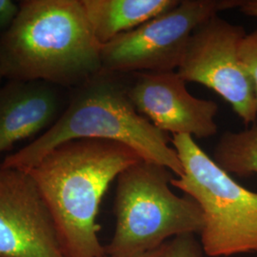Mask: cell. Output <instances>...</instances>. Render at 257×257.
<instances>
[{
	"instance_id": "18",
	"label": "cell",
	"mask_w": 257,
	"mask_h": 257,
	"mask_svg": "<svg viewBox=\"0 0 257 257\" xmlns=\"http://www.w3.org/2000/svg\"><path fill=\"white\" fill-rule=\"evenodd\" d=\"M4 77H3V75H2V73H1V70H0V84H1V81H2V79H3Z\"/></svg>"
},
{
	"instance_id": "6",
	"label": "cell",
	"mask_w": 257,
	"mask_h": 257,
	"mask_svg": "<svg viewBox=\"0 0 257 257\" xmlns=\"http://www.w3.org/2000/svg\"><path fill=\"white\" fill-rule=\"evenodd\" d=\"M242 2L180 0L173 9L102 45V70L122 74L177 71L194 30Z\"/></svg>"
},
{
	"instance_id": "4",
	"label": "cell",
	"mask_w": 257,
	"mask_h": 257,
	"mask_svg": "<svg viewBox=\"0 0 257 257\" xmlns=\"http://www.w3.org/2000/svg\"><path fill=\"white\" fill-rule=\"evenodd\" d=\"M173 173L164 166L141 160L116 178L113 203L115 229L105 254L136 256L162 247L172 236L200 233L204 216L190 196L171 189Z\"/></svg>"
},
{
	"instance_id": "9",
	"label": "cell",
	"mask_w": 257,
	"mask_h": 257,
	"mask_svg": "<svg viewBox=\"0 0 257 257\" xmlns=\"http://www.w3.org/2000/svg\"><path fill=\"white\" fill-rule=\"evenodd\" d=\"M186 83L177 71L136 73L130 74L128 93L138 112L166 134L215 136L218 105L193 96Z\"/></svg>"
},
{
	"instance_id": "2",
	"label": "cell",
	"mask_w": 257,
	"mask_h": 257,
	"mask_svg": "<svg viewBox=\"0 0 257 257\" xmlns=\"http://www.w3.org/2000/svg\"><path fill=\"white\" fill-rule=\"evenodd\" d=\"M101 44L82 0H26L0 35V70L8 81L76 88L102 70Z\"/></svg>"
},
{
	"instance_id": "14",
	"label": "cell",
	"mask_w": 257,
	"mask_h": 257,
	"mask_svg": "<svg viewBox=\"0 0 257 257\" xmlns=\"http://www.w3.org/2000/svg\"><path fill=\"white\" fill-rule=\"evenodd\" d=\"M202 251L194 234H185L167 242L164 257H202Z\"/></svg>"
},
{
	"instance_id": "16",
	"label": "cell",
	"mask_w": 257,
	"mask_h": 257,
	"mask_svg": "<svg viewBox=\"0 0 257 257\" xmlns=\"http://www.w3.org/2000/svg\"><path fill=\"white\" fill-rule=\"evenodd\" d=\"M239 10L245 16L257 18V0H243Z\"/></svg>"
},
{
	"instance_id": "8",
	"label": "cell",
	"mask_w": 257,
	"mask_h": 257,
	"mask_svg": "<svg viewBox=\"0 0 257 257\" xmlns=\"http://www.w3.org/2000/svg\"><path fill=\"white\" fill-rule=\"evenodd\" d=\"M0 257H65L53 216L32 176L2 167Z\"/></svg>"
},
{
	"instance_id": "1",
	"label": "cell",
	"mask_w": 257,
	"mask_h": 257,
	"mask_svg": "<svg viewBox=\"0 0 257 257\" xmlns=\"http://www.w3.org/2000/svg\"><path fill=\"white\" fill-rule=\"evenodd\" d=\"M143 160L131 148L96 138L74 139L49 152L28 171L55 222L65 257H102L96 217L110 183Z\"/></svg>"
},
{
	"instance_id": "12",
	"label": "cell",
	"mask_w": 257,
	"mask_h": 257,
	"mask_svg": "<svg viewBox=\"0 0 257 257\" xmlns=\"http://www.w3.org/2000/svg\"><path fill=\"white\" fill-rule=\"evenodd\" d=\"M211 158L230 175H257V121L243 131L222 135Z\"/></svg>"
},
{
	"instance_id": "5",
	"label": "cell",
	"mask_w": 257,
	"mask_h": 257,
	"mask_svg": "<svg viewBox=\"0 0 257 257\" xmlns=\"http://www.w3.org/2000/svg\"><path fill=\"white\" fill-rule=\"evenodd\" d=\"M171 143L184 169L171 185L202 210L203 251L211 257L256 252L257 193L237 183L193 138L173 136Z\"/></svg>"
},
{
	"instance_id": "10",
	"label": "cell",
	"mask_w": 257,
	"mask_h": 257,
	"mask_svg": "<svg viewBox=\"0 0 257 257\" xmlns=\"http://www.w3.org/2000/svg\"><path fill=\"white\" fill-rule=\"evenodd\" d=\"M64 109L60 87L51 83L12 80L0 86V155L51 128Z\"/></svg>"
},
{
	"instance_id": "13",
	"label": "cell",
	"mask_w": 257,
	"mask_h": 257,
	"mask_svg": "<svg viewBox=\"0 0 257 257\" xmlns=\"http://www.w3.org/2000/svg\"><path fill=\"white\" fill-rule=\"evenodd\" d=\"M240 58L252 83L257 106V27L246 37L240 45Z\"/></svg>"
},
{
	"instance_id": "11",
	"label": "cell",
	"mask_w": 257,
	"mask_h": 257,
	"mask_svg": "<svg viewBox=\"0 0 257 257\" xmlns=\"http://www.w3.org/2000/svg\"><path fill=\"white\" fill-rule=\"evenodd\" d=\"M180 0H82L97 41L104 45L168 10Z\"/></svg>"
},
{
	"instance_id": "3",
	"label": "cell",
	"mask_w": 257,
	"mask_h": 257,
	"mask_svg": "<svg viewBox=\"0 0 257 257\" xmlns=\"http://www.w3.org/2000/svg\"><path fill=\"white\" fill-rule=\"evenodd\" d=\"M130 74L105 70L74 88L59 118L26 147L5 157L0 167L30 171L54 148L81 138L106 139L135 150L148 162L184 174L172 138L138 112L128 93Z\"/></svg>"
},
{
	"instance_id": "17",
	"label": "cell",
	"mask_w": 257,
	"mask_h": 257,
	"mask_svg": "<svg viewBox=\"0 0 257 257\" xmlns=\"http://www.w3.org/2000/svg\"><path fill=\"white\" fill-rule=\"evenodd\" d=\"M166 244L165 243L162 247H160V248H156L155 250H152V251H148V252H145V253H142V254H138V255H136V256H131V257H164V253H165V249H166ZM102 257H114V256H110V255H107V254H105L104 256Z\"/></svg>"
},
{
	"instance_id": "7",
	"label": "cell",
	"mask_w": 257,
	"mask_h": 257,
	"mask_svg": "<svg viewBox=\"0 0 257 257\" xmlns=\"http://www.w3.org/2000/svg\"><path fill=\"white\" fill-rule=\"evenodd\" d=\"M247 32L214 16L194 30L177 73L186 82L199 83L219 94L247 126L257 121L252 83L240 58Z\"/></svg>"
},
{
	"instance_id": "15",
	"label": "cell",
	"mask_w": 257,
	"mask_h": 257,
	"mask_svg": "<svg viewBox=\"0 0 257 257\" xmlns=\"http://www.w3.org/2000/svg\"><path fill=\"white\" fill-rule=\"evenodd\" d=\"M19 11V4L12 0H0V32L4 33L13 24Z\"/></svg>"
}]
</instances>
